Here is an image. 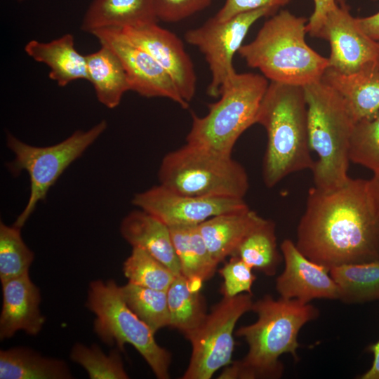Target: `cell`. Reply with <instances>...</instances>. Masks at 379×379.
I'll use <instances>...</instances> for the list:
<instances>
[{"label": "cell", "mask_w": 379, "mask_h": 379, "mask_svg": "<svg viewBox=\"0 0 379 379\" xmlns=\"http://www.w3.org/2000/svg\"><path fill=\"white\" fill-rule=\"evenodd\" d=\"M298 250L328 270L379 259V178L308 190L297 227Z\"/></svg>", "instance_id": "6da1fadb"}, {"label": "cell", "mask_w": 379, "mask_h": 379, "mask_svg": "<svg viewBox=\"0 0 379 379\" xmlns=\"http://www.w3.org/2000/svg\"><path fill=\"white\" fill-rule=\"evenodd\" d=\"M251 310L258 319L237 329L248 351L241 359L232 361L223 370L220 379H277L284 373L279 357L290 354L299 359L298 333L307 323L316 319L319 310L314 305L296 299L276 300L267 295L253 302Z\"/></svg>", "instance_id": "7a4b0ae2"}, {"label": "cell", "mask_w": 379, "mask_h": 379, "mask_svg": "<svg viewBox=\"0 0 379 379\" xmlns=\"http://www.w3.org/2000/svg\"><path fill=\"white\" fill-rule=\"evenodd\" d=\"M255 124L264 127L267 136L262 164L267 187H274L290 174L312 169L314 161L309 142L303 87L270 81Z\"/></svg>", "instance_id": "3957f363"}, {"label": "cell", "mask_w": 379, "mask_h": 379, "mask_svg": "<svg viewBox=\"0 0 379 379\" xmlns=\"http://www.w3.org/2000/svg\"><path fill=\"white\" fill-rule=\"evenodd\" d=\"M308 20L281 10L266 20L251 42L238 53L247 65L270 81L305 86L320 81L328 59L305 41Z\"/></svg>", "instance_id": "277c9868"}, {"label": "cell", "mask_w": 379, "mask_h": 379, "mask_svg": "<svg viewBox=\"0 0 379 379\" xmlns=\"http://www.w3.org/2000/svg\"><path fill=\"white\" fill-rule=\"evenodd\" d=\"M303 88L310 146L317 156L311 170L314 187L333 189L350 177L349 147L355 122L340 95L321 79Z\"/></svg>", "instance_id": "5b68a950"}, {"label": "cell", "mask_w": 379, "mask_h": 379, "mask_svg": "<svg viewBox=\"0 0 379 379\" xmlns=\"http://www.w3.org/2000/svg\"><path fill=\"white\" fill-rule=\"evenodd\" d=\"M158 175L164 187L194 197L244 199L249 187L245 168L231 154L187 142L164 156Z\"/></svg>", "instance_id": "8992f818"}, {"label": "cell", "mask_w": 379, "mask_h": 379, "mask_svg": "<svg viewBox=\"0 0 379 379\" xmlns=\"http://www.w3.org/2000/svg\"><path fill=\"white\" fill-rule=\"evenodd\" d=\"M269 84L262 74L236 72L221 89L219 100L208 105L206 115L192 113L186 142L231 154L241 135L255 124Z\"/></svg>", "instance_id": "52a82bcc"}, {"label": "cell", "mask_w": 379, "mask_h": 379, "mask_svg": "<svg viewBox=\"0 0 379 379\" xmlns=\"http://www.w3.org/2000/svg\"><path fill=\"white\" fill-rule=\"evenodd\" d=\"M86 307L95 314L94 331L105 343L123 350L131 344L159 379L169 378L171 353L158 345L154 333L127 305L113 280L91 281Z\"/></svg>", "instance_id": "ba28073f"}, {"label": "cell", "mask_w": 379, "mask_h": 379, "mask_svg": "<svg viewBox=\"0 0 379 379\" xmlns=\"http://www.w3.org/2000/svg\"><path fill=\"white\" fill-rule=\"evenodd\" d=\"M107 127V121L102 120L88 131H76L62 142L47 147L30 145L7 133V147L15 155L7 167L13 175L25 171L30 180L27 203L14 226L21 228L25 225L38 203L46 199L50 188L65 170L83 154Z\"/></svg>", "instance_id": "9c48e42d"}, {"label": "cell", "mask_w": 379, "mask_h": 379, "mask_svg": "<svg viewBox=\"0 0 379 379\" xmlns=\"http://www.w3.org/2000/svg\"><path fill=\"white\" fill-rule=\"evenodd\" d=\"M252 294L223 296L201 324L185 336L192 345V355L182 379H209L232 361L234 329L237 321L251 310Z\"/></svg>", "instance_id": "30bf717a"}, {"label": "cell", "mask_w": 379, "mask_h": 379, "mask_svg": "<svg viewBox=\"0 0 379 379\" xmlns=\"http://www.w3.org/2000/svg\"><path fill=\"white\" fill-rule=\"evenodd\" d=\"M277 11L274 8H262L225 20L213 16L185 33L186 42L199 50L208 65L211 75L207 88L208 95L218 98L225 83L237 72L233 58L251 26L261 18L271 16Z\"/></svg>", "instance_id": "8fae6325"}, {"label": "cell", "mask_w": 379, "mask_h": 379, "mask_svg": "<svg viewBox=\"0 0 379 379\" xmlns=\"http://www.w3.org/2000/svg\"><path fill=\"white\" fill-rule=\"evenodd\" d=\"M100 45L110 48L120 60L131 91L146 98H168L182 108L189 103L180 95L166 70L144 49L132 42L117 28H103L91 33Z\"/></svg>", "instance_id": "7c38bea8"}, {"label": "cell", "mask_w": 379, "mask_h": 379, "mask_svg": "<svg viewBox=\"0 0 379 379\" xmlns=\"http://www.w3.org/2000/svg\"><path fill=\"white\" fill-rule=\"evenodd\" d=\"M315 37L328 41V67L340 73L353 74L379 60V41L361 29L344 0H336Z\"/></svg>", "instance_id": "4fadbf2b"}, {"label": "cell", "mask_w": 379, "mask_h": 379, "mask_svg": "<svg viewBox=\"0 0 379 379\" xmlns=\"http://www.w3.org/2000/svg\"><path fill=\"white\" fill-rule=\"evenodd\" d=\"M132 203L168 227L199 225L213 216L249 208L244 199L186 195L160 184L136 194Z\"/></svg>", "instance_id": "5bb4252c"}, {"label": "cell", "mask_w": 379, "mask_h": 379, "mask_svg": "<svg viewBox=\"0 0 379 379\" xmlns=\"http://www.w3.org/2000/svg\"><path fill=\"white\" fill-rule=\"evenodd\" d=\"M119 29L166 70L186 102L189 103L193 99L197 90V75L191 58L178 36L157 22Z\"/></svg>", "instance_id": "9a60e30c"}, {"label": "cell", "mask_w": 379, "mask_h": 379, "mask_svg": "<svg viewBox=\"0 0 379 379\" xmlns=\"http://www.w3.org/2000/svg\"><path fill=\"white\" fill-rule=\"evenodd\" d=\"M280 248L284 268L276 279V290L281 298L305 303L314 299L339 298L338 286L327 267L305 257L290 239H284Z\"/></svg>", "instance_id": "2e32d148"}, {"label": "cell", "mask_w": 379, "mask_h": 379, "mask_svg": "<svg viewBox=\"0 0 379 379\" xmlns=\"http://www.w3.org/2000/svg\"><path fill=\"white\" fill-rule=\"evenodd\" d=\"M1 285L0 339L11 338L20 330L29 335H37L46 320L39 310V288L32 281L29 273L4 281Z\"/></svg>", "instance_id": "e0dca14e"}, {"label": "cell", "mask_w": 379, "mask_h": 379, "mask_svg": "<svg viewBox=\"0 0 379 379\" xmlns=\"http://www.w3.org/2000/svg\"><path fill=\"white\" fill-rule=\"evenodd\" d=\"M120 232L133 248H140L157 258L176 276L182 274L170 228L149 213L130 212L121 221Z\"/></svg>", "instance_id": "ac0fdd59"}, {"label": "cell", "mask_w": 379, "mask_h": 379, "mask_svg": "<svg viewBox=\"0 0 379 379\" xmlns=\"http://www.w3.org/2000/svg\"><path fill=\"white\" fill-rule=\"evenodd\" d=\"M321 80L340 95L354 122L379 111L378 62L350 74L328 67Z\"/></svg>", "instance_id": "d6986e66"}, {"label": "cell", "mask_w": 379, "mask_h": 379, "mask_svg": "<svg viewBox=\"0 0 379 379\" xmlns=\"http://www.w3.org/2000/svg\"><path fill=\"white\" fill-rule=\"evenodd\" d=\"M263 219L247 208L213 216L198 227L212 258L219 264L235 254L242 241Z\"/></svg>", "instance_id": "ffe728a7"}, {"label": "cell", "mask_w": 379, "mask_h": 379, "mask_svg": "<svg viewBox=\"0 0 379 379\" xmlns=\"http://www.w3.org/2000/svg\"><path fill=\"white\" fill-rule=\"evenodd\" d=\"M25 51L35 61L46 65L50 69L49 78L60 87L75 80H88L86 55L76 49L71 34L49 42L31 40L26 44Z\"/></svg>", "instance_id": "44dd1931"}, {"label": "cell", "mask_w": 379, "mask_h": 379, "mask_svg": "<svg viewBox=\"0 0 379 379\" xmlns=\"http://www.w3.org/2000/svg\"><path fill=\"white\" fill-rule=\"evenodd\" d=\"M157 21L152 0H93L81 29L91 33L103 28L122 29Z\"/></svg>", "instance_id": "7402d4cb"}, {"label": "cell", "mask_w": 379, "mask_h": 379, "mask_svg": "<svg viewBox=\"0 0 379 379\" xmlns=\"http://www.w3.org/2000/svg\"><path fill=\"white\" fill-rule=\"evenodd\" d=\"M88 81L93 85L98 100L109 109L117 107L124 94L131 91L128 77L117 55L109 48L86 55Z\"/></svg>", "instance_id": "603a6c76"}, {"label": "cell", "mask_w": 379, "mask_h": 379, "mask_svg": "<svg viewBox=\"0 0 379 379\" xmlns=\"http://www.w3.org/2000/svg\"><path fill=\"white\" fill-rule=\"evenodd\" d=\"M67 364L26 347L0 351V379H69Z\"/></svg>", "instance_id": "cb8c5ba5"}, {"label": "cell", "mask_w": 379, "mask_h": 379, "mask_svg": "<svg viewBox=\"0 0 379 379\" xmlns=\"http://www.w3.org/2000/svg\"><path fill=\"white\" fill-rule=\"evenodd\" d=\"M169 228L182 275L188 279H209L218 264L212 258L198 225Z\"/></svg>", "instance_id": "d4e9b609"}, {"label": "cell", "mask_w": 379, "mask_h": 379, "mask_svg": "<svg viewBox=\"0 0 379 379\" xmlns=\"http://www.w3.org/2000/svg\"><path fill=\"white\" fill-rule=\"evenodd\" d=\"M329 273L338 286L340 301L356 304L379 300V259L335 266Z\"/></svg>", "instance_id": "484cf974"}, {"label": "cell", "mask_w": 379, "mask_h": 379, "mask_svg": "<svg viewBox=\"0 0 379 379\" xmlns=\"http://www.w3.org/2000/svg\"><path fill=\"white\" fill-rule=\"evenodd\" d=\"M234 255L267 276L274 275L281 260L277 249L275 224L264 218L242 241Z\"/></svg>", "instance_id": "4316f807"}, {"label": "cell", "mask_w": 379, "mask_h": 379, "mask_svg": "<svg viewBox=\"0 0 379 379\" xmlns=\"http://www.w3.org/2000/svg\"><path fill=\"white\" fill-rule=\"evenodd\" d=\"M167 292L170 326L185 335L197 328L207 315L200 291H193L183 275L175 277Z\"/></svg>", "instance_id": "83f0119b"}, {"label": "cell", "mask_w": 379, "mask_h": 379, "mask_svg": "<svg viewBox=\"0 0 379 379\" xmlns=\"http://www.w3.org/2000/svg\"><path fill=\"white\" fill-rule=\"evenodd\" d=\"M123 298L129 308L155 333L170 326L166 291L143 287L128 282L120 286Z\"/></svg>", "instance_id": "f1b7e54d"}, {"label": "cell", "mask_w": 379, "mask_h": 379, "mask_svg": "<svg viewBox=\"0 0 379 379\" xmlns=\"http://www.w3.org/2000/svg\"><path fill=\"white\" fill-rule=\"evenodd\" d=\"M128 282L143 287L167 291L177 277L169 268L140 248H133L123 265Z\"/></svg>", "instance_id": "f546056e"}, {"label": "cell", "mask_w": 379, "mask_h": 379, "mask_svg": "<svg viewBox=\"0 0 379 379\" xmlns=\"http://www.w3.org/2000/svg\"><path fill=\"white\" fill-rule=\"evenodd\" d=\"M34 253L24 242L20 228L0 223L1 282L28 273Z\"/></svg>", "instance_id": "4dcf8cb0"}, {"label": "cell", "mask_w": 379, "mask_h": 379, "mask_svg": "<svg viewBox=\"0 0 379 379\" xmlns=\"http://www.w3.org/2000/svg\"><path fill=\"white\" fill-rule=\"evenodd\" d=\"M350 161L368 168L379 178V111L354 125L350 147Z\"/></svg>", "instance_id": "1f68e13d"}, {"label": "cell", "mask_w": 379, "mask_h": 379, "mask_svg": "<svg viewBox=\"0 0 379 379\" xmlns=\"http://www.w3.org/2000/svg\"><path fill=\"white\" fill-rule=\"evenodd\" d=\"M71 359L81 366L91 379H128L121 357L117 350L105 354L95 345L90 347L76 343L70 353Z\"/></svg>", "instance_id": "d6a6232c"}, {"label": "cell", "mask_w": 379, "mask_h": 379, "mask_svg": "<svg viewBox=\"0 0 379 379\" xmlns=\"http://www.w3.org/2000/svg\"><path fill=\"white\" fill-rule=\"evenodd\" d=\"M253 268L237 255L220 270L224 282L221 292L223 296L233 297L243 293L252 294V286L255 277Z\"/></svg>", "instance_id": "836d02e7"}, {"label": "cell", "mask_w": 379, "mask_h": 379, "mask_svg": "<svg viewBox=\"0 0 379 379\" xmlns=\"http://www.w3.org/2000/svg\"><path fill=\"white\" fill-rule=\"evenodd\" d=\"M213 0H152L158 20L176 22L208 8Z\"/></svg>", "instance_id": "e575fe53"}, {"label": "cell", "mask_w": 379, "mask_h": 379, "mask_svg": "<svg viewBox=\"0 0 379 379\" xmlns=\"http://www.w3.org/2000/svg\"><path fill=\"white\" fill-rule=\"evenodd\" d=\"M292 0H225L222 7L214 15L220 20H227L238 14L262 8L279 9Z\"/></svg>", "instance_id": "d590c367"}, {"label": "cell", "mask_w": 379, "mask_h": 379, "mask_svg": "<svg viewBox=\"0 0 379 379\" xmlns=\"http://www.w3.org/2000/svg\"><path fill=\"white\" fill-rule=\"evenodd\" d=\"M314 11L308 19L306 29L312 36L315 37L321 27L326 15L336 4V0H313Z\"/></svg>", "instance_id": "8d00e7d4"}, {"label": "cell", "mask_w": 379, "mask_h": 379, "mask_svg": "<svg viewBox=\"0 0 379 379\" xmlns=\"http://www.w3.org/2000/svg\"><path fill=\"white\" fill-rule=\"evenodd\" d=\"M361 29L371 38L379 41V12L365 18H357Z\"/></svg>", "instance_id": "74e56055"}, {"label": "cell", "mask_w": 379, "mask_h": 379, "mask_svg": "<svg viewBox=\"0 0 379 379\" xmlns=\"http://www.w3.org/2000/svg\"><path fill=\"white\" fill-rule=\"evenodd\" d=\"M368 350L373 353V361L371 367L363 375H361L360 379H379V340L371 345L368 348Z\"/></svg>", "instance_id": "f35d334b"}, {"label": "cell", "mask_w": 379, "mask_h": 379, "mask_svg": "<svg viewBox=\"0 0 379 379\" xmlns=\"http://www.w3.org/2000/svg\"><path fill=\"white\" fill-rule=\"evenodd\" d=\"M18 1H20V2H21V1H25V0H18Z\"/></svg>", "instance_id": "ab89813d"}, {"label": "cell", "mask_w": 379, "mask_h": 379, "mask_svg": "<svg viewBox=\"0 0 379 379\" xmlns=\"http://www.w3.org/2000/svg\"><path fill=\"white\" fill-rule=\"evenodd\" d=\"M378 67H379V60H378Z\"/></svg>", "instance_id": "60d3db41"}]
</instances>
